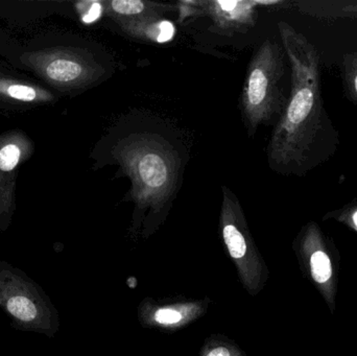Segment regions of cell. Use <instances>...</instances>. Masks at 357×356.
Returning <instances> with one entry per match:
<instances>
[{"mask_svg":"<svg viewBox=\"0 0 357 356\" xmlns=\"http://www.w3.org/2000/svg\"><path fill=\"white\" fill-rule=\"evenodd\" d=\"M116 23L123 33L139 41L165 43L175 33L173 23L162 18L117 21Z\"/></svg>","mask_w":357,"mask_h":356,"instance_id":"obj_12","label":"cell"},{"mask_svg":"<svg viewBox=\"0 0 357 356\" xmlns=\"http://www.w3.org/2000/svg\"><path fill=\"white\" fill-rule=\"evenodd\" d=\"M285 56L282 45L266 39L250 61L241 94V111L250 136L260 125L278 121L284 111L289 100L282 88Z\"/></svg>","mask_w":357,"mask_h":356,"instance_id":"obj_3","label":"cell"},{"mask_svg":"<svg viewBox=\"0 0 357 356\" xmlns=\"http://www.w3.org/2000/svg\"><path fill=\"white\" fill-rule=\"evenodd\" d=\"M220 233L239 281L250 296H257L266 286L270 271L256 246L238 199L226 186H222Z\"/></svg>","mask_w":357,"mask_h":356,"instance_id":"obj_5","label":"cell"},{"mask_svg":"<svg viewBox=\"0 0 357 356\" xmlns=\"http://www.w3.org/2000/svg\"><path fill=\"white\" fill-rule=\"evenodd\" d=\"M105 12L115 22L162 18L163 13L171 10L169 6L142 0H111L102 2Z\"/></svg>","mask_w":357,"mask_h":356,"instance_id":"obj_10","label":"cell"},{"mask_svg":"<svg viewBox=\"0 0 357 356\" xmlns=\"http://www.w3.org/2000/svg\"><path fill=\"white\" fill-rule=\"evenodd\" d=\"M199 356H247V353L232 339L214 334L206 339Z\"/></svg>","mask_w":357,"mask_h":356,"instance_id":"obj_13","label":"cell"},{"mask_svg":"<svg viewBox=\"0 0 357 356\" xmlns=\"http://www.w3.org/2000/svg\"><path fill=\"white\" fill-rule=\"evenodd\" d=\"M294 4L301 14L320 20H357V0H306Z\"/></svg>","mask_w":357,"mask_h":356,"instance_id":"obj_11","label":"cell"},{"mask_svg":"<svg viewBox=\"0 0 357 356\" xmlns=\"http://www.w3.org/2000/svg\"><path fill=\"white\" fill-rule=\"evenodd\" d=\"M0 309L14 330L48 339L60 330V314L44 288L3 259H0Z\"/></svg>","mask_w":357,"mask_h":356,"instance_id":"obj_4","label":"cell"},{"mask_svg":"<svg viewBox=\"0 0 357 356\" xmlns=\"http://www.w3.org/2000/svg\"><path fill=\"white\" fill-rule=\"evenodd\" d=\"M324 219H335L337 223L343 224L357 232V201L349 203L339 210L329 212Z\"/></svg>","mask_w":357,"mask_h":356,"instance_id":"obj_16","label":"cell"},{"mask_svg":"<svg viewBox=\"0 0 357 356\" xmlns=\"http://www.w3.org/2000/svg\"><path fill=\"white\" fill-rule=\"evenodd\" d=\"M195 10L209 17L212 29L220 35L233 36L245 33L256 24L258 1L236 0H204L191 1Z\"/></svg>","mask_w":357,"mask_h":356,"instance_id":"obj_9","label":"cell"},{"mask_svg":"<svg viewBox=\"0 0 357 356\" xmlns=\"http://www.w3.org/2000/svg\"><path fill=\"white\" fill-rule=\"evenodd\" d=\"M278 29L291 89L268 144V164L281 175L304 177L335 156L341 139L323 98L319 50L289 23L280 21Z\"/></svg>","mask_w":357,"mask_h":356,"instance_id":"obj_1","label":"cell"},{"mask_svg":"<svg viewBox=\"0 0 357 356\" xmlns=\"http://www.w3.org/2000/svg\"><path fill=\"white\" fill-rule=\"evenodd\" d=\"M211 303L209 297H146L138 305L137 319L146 330L173 334L205 317Z\"/></svg>","mask_w":357,"mask_h":356,"instance_id":"obj_7","label":"cell"},{"mask_svg":"<svg viewBox=\"0 0 357 356\" xmlns=\"http://www.w3.org/2000/svg\"><path fill=\"white\" fill-rule=\"evenodd\" d=\"M110 155L132 184L126 198L135 205L130 233L146 240L165 223L173 206L182 176L180 153L165 134L137 129L116 138Z\"/></svg>","mask_w":357,"mask_h":356,"instance_id":"obj_2","label":"cell"},{"mask_svg":"<svg viewBox=\"0 0 357 356\" xmlns=\"http://www.w3.org/2000/svg\"><path fill=\"white\" fill-rule=\"evenodd\" d=\"M293 248L302 273L333 315L337 309V272L331 240L318 223L308 222L296 236Z\"/></svg>","mask_w":357,"mask_h":356,"instance_id":"obj_6","label":"cell"},{"mask_svg":"<svg viewBox=\"0 0 357 356\" xmlns=\"http://www.w3.org/2000/svg\"><path fill=\"white\" fill-rule=\"evenodd\" d=\"M44 73L50 83L75 89L102 81L106 69L87 54L62 50L46 61Z\"/></svg>","mask_w":357,"mask_h":356,"instance_id":"obj_8","label":"cell"},{"mask_svg":"<svg viewBox=\"0 0 357 356\" xmlns=\"http://www.w3.org/2000/svg\"><path fill=\"white\" fill-rule=\"evenodd\" d=\"M0 92L19 102H33L41 98L37 89L22 84H0Z\"/></svg>","mask_w":357,"mask_h":356,"instance_id":"obj_15","label":"cell"},{"mask_svg":"<svg viewBox=\"0 0 357 356\" xmlns=\"http://www.w3.org/2000/svg\"><path fill=\"white\" fill-rule=\"evenodd\" d=\"M342 82L346 96L357 105V52L344 54L341 65Z\"/></svg>","mask_w":357,"mask_h":356,"instance_id":"obj_14","label":"cell"}]
</instances>
